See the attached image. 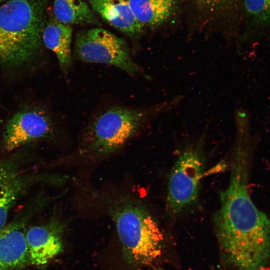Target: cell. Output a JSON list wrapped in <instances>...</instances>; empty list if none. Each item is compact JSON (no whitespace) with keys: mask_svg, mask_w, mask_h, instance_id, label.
I'll list each match as a JSON object with an SVG mask.
<instances>
[{"mask_svg":"<svg viewBox=\"0 0 270 270\" xmlns=\"http://www.w3.org/2000/svg\"><path fill=\"white\" fill-rule=\"evenodd\" d=\"M252 144L249 131L236 132L228 184L213 218L222 252L239 270H266L270 262V218L255 206L248 188Z\"/></svg>","mask_w":270,"mask_h":270,"instance_id":"cell-1","label":"cell"},{"mask_svg":"<svg viewBox=\"0 0 270 270\" xmlns=\"http://www.w3.org/2000/svg\"><path fill=\"white\" fill-rule=\"evenodd\" d=\"M183 98L184 96L180 94L146 106L114 104L102 110L84 127L80 152L94 158L116 152L134 136L148 128L158 116L174 110Z\"/></svg>","mask_w":270,"mask_h":270,"instance_id":"cell-2","label":"cell"},{"mask_svg":"<svg viewBox=\"0 0 270 270\" xmlns=\"http://www.w3.org/2000/svg\"><path fill=\"white\" fill-rule=\"evenodd\" d=\"M47 0H10L0 6V62L20 65L42 47Z\"/></svg>","mask_w":270,"mask_h":270,"instance_id":"cell-3","label":"cell"},{"mask_svg":"<svg viewBox=\"0 0 270 270\" xmlns=\"http://www.w3.org/2000/svg\"><path fill=\"white\" fill-rule=\"evenodd\" d=\"M110 210L124 255L130 264H149L161 256L164 234L142 204L120 197L112 200Z\"/></svg>","mask_w":270,"mask_h":270,"instance_id":"cell-4","label":"cell"},{"mask_svg":"<svg viewBox=\"0 0 270 270\" xmlns=\"http://www.w3.org/2000/svg\"><path fill=\"white\" fill-rule=\"evenodd\" d=\"M206 132L188 140L179 150L168 177L166 206L176 216L196 202L205 169Z\"/></svg>","mask_w":270,"mask_h":270,"instance_id":"cell-5","label":"cell"},{"mask_svg":"<svg viewBox=\"0 0 270 270\" xmlns=\"http://www.w3.org/2000/svg\"><path fill=\"white\" fill-rule=\"evenodd\" d=\"M73 58L85 62L110 64L130 76H142L152 80L133 60L126 42L102 28L84 30L76 34Z\"/></svg>","mask_w":270,"mask_h":270,"instance_id":"cell-6","label":"cell"},{"mask_svg":"<svg viewBox=\"0 0 270 270\" xmlns=\"http://www.w3.org/2000/svg\"><path fill=\"white\" fill-rule=\"evenodd\" d=\"M56 127L54 120L44 110L32 108L16 114L6 125L4 148L10 152L31 142L53 136Z\"/></svg>","mask_w":270,"mask_h":270,"instance_id":"cell-7","label":"cell"},{"mask_svg":"<svg viewBox=\"0 0 270 270\" xmlns=\"http://www.w3.org/2000/svg\"><path fill=\"white\" fill-rule=\"evenodd\" d=\"M64 229L62 224L52 220L47 224L33 226L26 230L30 264L45 265L62 252Z\"/></svg>","mask_w":270,"mask_h":270,"instance_id":"cell-8","label":"cell"},{"mask_svg":"<svg viewBox=\"0 0 270 270\" xmlns=\"http://www.w3.org/2000/svg\"><path fill=\"white\" fill-rule=\"evenodd\" d=\"M37 177L22 169L16 161L0 162V230L6 225L12 208Z\"/></svg>","mask_w":270,"mask_h":270,"instance_id":"cell-9","label":"cell"},{"mask_svg":"<svg viewBox=\"0 0 270 270\" xmlns=\"http://www.w3.org/2000/svg\"><path fill=\"white\" fill-rule=\"evenodd\" d=\"M25 232L20 222L0 230V270H26L30 265Z\"/></svg>","mask_w":270,"mask_h":270,"instance_id":"cell-10","label":"cell"},{"mask_svg":"<svg viewBox=\"0 0 270 270\" xmlns=\"http://www.w3.org/2000/svg\"><path fill=\"white\" fill-rule=\"evenodd\" d=\"M92 10L116 29L130 36L143 28L135 17L128 0H88Z\"/></svg>","mask_w":270,"mask_h":270,"instance_id":"cell-11","label":"cell"},{"mask_svg":"<svg viewBox=\"0 0 270 270\" xmlns=\"http://www.w3.org/2000/svg\"><path fill=\"white\" fill-rule=\"evenodd\" d=\"M72 28L55 19L46 24L42 35L43 44L56 54L61 72L66 74L72 66L71 42Z\"/></svg>","mask_w":270,"mask_h":270,"instance_id":"cell-12","label":"cell"},{"mask_svg":"<svg viewBox=\"0 0 270 270\" xmlns=\"http://www.w3.org/2000/svg\"><path fill=\"white\" fill-rule=\"evenodd\" d=\"M132 11L144 28H155L174 12L178 0H128Z\"/></svg>","mask_w":270,"mask_h":270,"instance_id":"cell-13","label":"cell"},{"mask_svg":"<svg viewBox=\"0 0 270 270\" xmlns=\"http://www.w3.org/2000/svg\"><path fill=\"white\" fill-rule=\"evenodd\" d=\"M55 20L66 24H94L99 22L89 4L83 0H54Z\"/></svg>","mask_w":270,"mask_h":270,"instance_id":"cell-14","label":"cell"},{"mask_svg":"<svg viewBox=\"0 0 270 270\" xmlns=\"http://www.w3.org/2000/svg\"><path fill=\"white\" fill-rule=\"evenodd\" d=\"M247 25L256 37H270V0H242Z\"/></svg>","mask_w":270,"mask_h":270,"instance_id":"cell-15","label":"cell"},{"mask_svg":"<svg viewBox=\"0 0 270 270\" xmlns=\"http://www.w3.org/2000/svg\"><path fill=\"white\" fill-rule=\"evenodd\" d=\"M156 270H162L161 268H158V269H157Z\"/></svg>","mask_w":270,"mask_h":270,"instance_id":"cell-16","label":"cell"},{"mask_svg":"<svg viewBox=\"0 0 270 270\" xmlns=\"http://www.w3.org/2000/svg\"><path fill=\"white\" fill-rule=\"evenodd\" d=\"M2 0H0V2Z\"/></svg>","mask_w":270,"mask_h":270,"instance_id":"cell-17","label":"cell"}]
</instances>
